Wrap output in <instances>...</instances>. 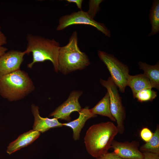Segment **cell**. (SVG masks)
Returning a JSON list of instances; mask_svg holds the SVG:
<instances>
[{"mask_svg":"<svg viewBox=\"0 0 159 159\" xmlns=\"http://www.w3.org/2000/svg\"><path fill=\"white\" fill-rule=\"evenodd\" d=\"M118 133L112 122H102L92 125L87 130L84 138L87 151L95 158L108 152L114 139Z\"/></svg>","mask_w":159,"mask_h":159,"instance_id":"obj_1","label":"cell"},{"mask_svg":"<svg viewBox=\"0 0 159 159\" xmlns=\"http://www.w3.org/2000/svg\"><path fill=\"white\" fill-rule=\"evenodd\" d=\"M26 40L25 51L26 54L31 53L32 55V60L27 64V67L32 68L37 63L48 60L52 63L55 72H58V58L60 47L59 43L54 39L30 34H27Z\"/></svg>","mask_w":159,"mask_h":159,"instance_id":"obj_2","label":"cell"},{"mask_svg":"<svg viewBox=\"0 0 159 159\" xmlns=\"http://www.w3.org/2000/svg\"><path fill=\"white\" fill-rule=\"evenodd\" d=\"M35 89L28 73L21 69L0 78V95L10 102L24 98Z\"/></svg>","mask_w":159,"mask_h":159,"instance_id":"obj_3","label":"cell"},{"mask_svg":"<svg viewBox=\"0 0 159 159\" xmlns=\"http://www.w3.org/2000/svg\"><path fill=\"white\" fill-rule=\"evenodd\" d=\"M89 57L82 52L78 44V34L74 31L65 46L60 47L58 58V70L64 74L83 69L90 64Z\"/></svg>","mask_w":159,"mask_h":159,"instance_id":"obj_4","label":"cell"},{"mask_svg":"<svg viewBox=\"0 0 159 159\" xmlns=\"http://www.w3.org/2000/svg\"><path fill=\"white\" fill-rule=\"evenodd\" d=\"M97 54L99 58L106 66L114 82L120 91L124 92L129 75L128 66L112 54L100 50L98 51Z\"/></svg>","mask_w":159,"mask_h":159,"instance_id":"obj_5","label":"cell"},{"mask_svg":"<svg viewBox=\"0 0 159 159\" xmlns=\"http://www.w3.org/2000/svg\"><path fill=\"white\" fill-rule=\"evenodd\" d=\"M101 85L106 88L109 95L111 114L117 123L118 133L123 134L125 131L124 121L126 118L125 108L123 105L122 98L117 87L110 77L107 80H100Z\"/></svg>","mask_w":159,"mask_h":159,"instance_id":"obj_6","label":"cell"},{"mask_svg":"<svg viewBox=\"0 0 159 159\" xmlns=\"http://www.w3.org/2000/svg\"><path fill=\"white\" fill-rule=\"evenodd\" d=\"M76 24L86 25L93 26L106 36L109 37H111L110 31L104 24L95 21L87 12L82 10L61 16L59 20L56 30L61 31L70 26Z\"/></svg>","mask_w":159,"mask_h":159,"instance_id":"obj_7","label":"cell"},{"mask_svg":"<svg viewBox=\"0 0 159 159\" xmlns=\"http://www.w3.org/2000/svg\"><path fill=\"white\" fill-rule=\"evenodd\" d=\"M82 94L81 91H72L67 99L51 113L49 117H53L57 119L71 121V114L73 112H80L82 109L79 102V99Z\"/></svg>","mask_w":159,"mask_h":159,"instance_id":"obj_8","label":"cell"},{"mask_svg":"<svg viewBox=\"0 0 159 159\" xmlns=\"http://www.w3.org/2000/svg\"><path fill=\"white\" fill-rule=\"evenodd\" d=\"M26 54V51L11 50L0 57V78L20 69V66Z\"/></svg>","mask_w":159,"mask_h":159,"instance_id":"obj_9","label":"cell"},{"mask_svg":"<svg viewBox=\"0 0 159 159\" xmlns=\"http://www.w3.org/2000/svg\"><path fill=\"white\" fill-rule=\"evenodd\" d=\"M139 143L133 141L119 142L113 140L111 145L113 152L123 159H143V155L139 150Z\"/></svg>","mask_w":159,"mask_h":159,"instance_id":"obj_10","label":"cell"},{"mask_svg":"<svg viewBox=\"0 0 159 159\" xmlns=\"http://www.w3.org/2000/svg\"><path fill=\"white\" fill-rule=\"evenodd\" d=\"M31 108V111L34 118L33 130L40 133H43L51 128L63 126L62 123L60 122L56 118L50 119L41 117L39 114L38 106L32 104Z\"/></svg>","mask_w":159,"mask_h":159,"instance_id":"obj_11","label":"cell"},{"mask_svg":"<svg viewBox=\"0 0 159 159\" xmlns=\"http://www.w3.org/2000/svg\"><path fill=\"white\" fill-rule=\"evenodd\" d=\"M79 113V116L77 119L68 123H62L63 126L72 129L73 132V138L75 140L80 138V132L86 121L91 118L97 116L96 115L93 114L88 107L82 108Z\"/></svg>","mask_w":159,"mask_h":159,"instance_id":"obj_12","label":"cell"},{"mask_svg":"<svg viewBox=\"0 0 159 159\" xmlns=\"http://www.w3.org/2000/svg\"><path fill=\"white\" fill-rule=\"evenodd\" d=\"M40 135V132L33 130L21 134L9 144L7 147V153L10 155L27 146L38 138Z\"/></svg>","mask_w":159,"mask_h":159,"instance_id":"obj_13","label":"cell"},{"mask_svg":"<svg viewBox=\"0 0 159 159\" xmlns=\"http://www.w3.org/2000/svg\"><path fill=\"white\" fill-rule=\"evenodd\" d=\"M127 86L131 89L133 97L142 90L152 88L149 79L144 74L134 76L129 75L127 81Z\"/></svg>","mask_w":159,"mask_h":159,"instance_id":"obj_14","label":"cell"},{"mask_svg":"<svg viewBox=\"0 0 159 159\" xmlns=\"http://www.w3.org/2000/svg\"><path fill=\"white\" fill-rule=\"evenodd\" d=\"M139 68L144 71L143 74L149 79L152 88L159 89V63L152 65L140 61L138 63Z\"/></svg>","mask_w":159,"mask_h":159,"instance_id":"obj_15","label":"cell"},{"mask_svg":"<svg viewBox=\"0 0 159 159\" xmlns=\"http://www.w3.org/2000/svg\"><path fill=\"white\" fill-rule=\"evenodd\" d=\"M90 109L91 112L95 115L106 116L112 121H116L111 113L109 97L107 92L103 98Z\"/></svg>","mask_w":159,"mask_h":159,"instance_id":"obj_16","label":"cell"},{"mask_svg":"<svg viewBox=\"0 0 159 159\" xmlns=\"http://www.w3.org/2000/svg\"><path fill=\"white\" fill-rule=\"evenodd\" d=\"M149 18L151 29L148 36L154 35L159 32V0H154L150 9Z\"/></svg>","mask_w":159,"mask_h":159,"instance_id":"obj_17","label":"cell"},{"mask_svg":"<svg viewBox=\"0 0 159 159\" xmlns=\"http://www.w3.org/2000/svg\"><path fill=\"white\" fill-rule=\"evenodd\" d=\"M140 150L142 153L151 152L159 154V128L157 127L156 130L150 140L141 146Z\"/></svg>","mask_w":159,"mask_h":159,"instance_id":"obj_18","label":"cell"},{"mask_svg":"<svg viewBox=\"0 0 159 159\" xmlns=\"http://www.w3.org/2000/svg\"><path fill=\"white\" fill-rule=\"evenodd\" d=\"M157 96V92L152 88H145L138 92L133 97L140 102L152 101Z\"/></svg>","mask_w":159,"mask_h":159,"instance_id":"obj_19","label":"cell"},{"mask_svg":"<svg viewBox=\"0 0 159 159\" xmlns=\"http://www.w3.org/2000/svg\"><path fill=\"white\" fill-rule=\"evenodd\" d=\"M103 0H90L89 1V9L87 12L92 17L94 18L100 8V5Z\"/></svg>","mask_w":159,"mask_h":159,"instance_id":"obj_20","label":"cell"},{"mask_svg":"<svg viewBox=\"0 0 159 159\" xmlns=\"http://www.w3.org/2000/svg\"><path fill=\"white\" fill-rule=\"evenodd\" d=\"M153 133L148 128L145 127L141 130L140 135L141 138L145 142H148L153 136Z\"/></svg>","mask_w":159,"mask_h":159,"instance_id":"obj_21","label":"cell"},{"mask_svg":"<svg viewBox=\"0 0 159 159\" xmlns=\"http://www.w3.org/2000/svg\"><path fill=\"white\" fill-rule=\"evenodd\" d=\"M95 159H123L120 157L113 152H107L105 155L100 157L95 158Z\"/></svg>","mask_w":159,"mask_h":159,"instance_id":"obj_22","label":"cell"},{"mask_svg":"<svg viewBox=\"0 0 159 159\" xmlns=\"http://www.w3.org/2000/svg\"><path fill=\"white\" fill-rule=\"evenodd\" d=\"M143 159H159V154L149 152L143 153Z\"/></svg>","mask_w":159,"mask_h":159,"instance_id":"obj_23","label":"cell"},{"mask_svg":"<svg viewBox=\"0 0 159 159\" xmlns=\"http://www.w3.org/2000/svg\"><path fill=\"white\" fill-rule=\"evenodd\" d=\"M1 27L0 26V47L6 44L7 43V38L1 30Z\"/></svg>","mask_w":159,"mask_h":159,"instance_id":"obj_24","label":"cell"},{"mask_svg":"<svg viewBox=\"0 0 159 159\" xmlns=\"http://www.w3.org/2000/svg\"><path fill=\"white\" fill-rule=\"evenodd\" d=\"M68 2L69 3H74L76 4L77 8L82 10V4L83 2L82 0H67Z\"/></svg>","mask_w":159,"mask_h":159,"instance_id":"obj_25","label":"cell"},{"mask_svg":"<svg viewBox=\"0 0 159 159\" xmlns=\"http://www.w3.org/2000/svg\"><path fill=\"white\" fill-rule=\"evenodd\" d=\"M8 49L3 46L0 47V57L7 51Z\"/></svg>","mask_w":159,"mask_h":159,"instance_id":"obj_26","label":"cell"}]
</instances>
